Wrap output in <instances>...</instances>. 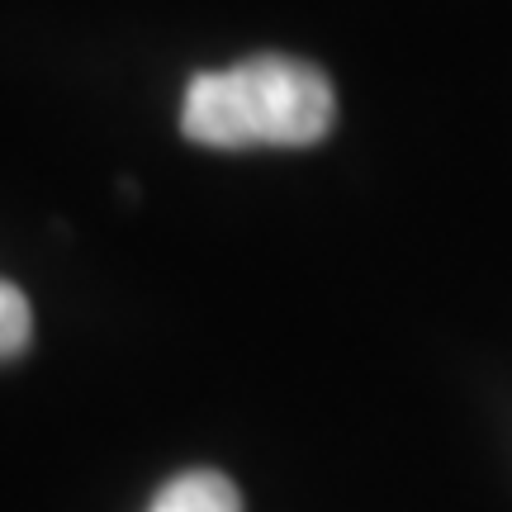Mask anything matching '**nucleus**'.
Instances as JSON below:
<instances>
[{
  "label": "nucleus",
  "mask_w": 512,
  "mask_h": 512,
  "mask_svg": "<svg viewBox=\"0 0 512 512\" xmlns=\"http://www.w3.org/2000/svg\"><path fill=\"white\" fill-rule=\"evenodd\" d=\"M337 124V95L323 67L285 53H256L228 72L185 86L181 133L200 147H313Z\"/></svg>",
  "instance_id": "1"
},
{
  "label": "nucleus",
  "mask_w": 512,
  "mask_h": 512,
  "mask_svg": "<svg viewBox=\"0 0 512 512\" xmlns=\"http://www.w3.org/2000/svg\"><path fill=\"white\" fill-rule=\"evenodd\" d=\"M147 512H242V494L219 470H185V475L166 479Z\"/></svg>",
  "instance_id": "2"
},
{
  "label": "nucleus",
  "mask_w": 512,
  "mask_h": 512,
  "mask_svg": "<svg viewBox=\"0 0 512 512\" xmlns=\"http://www.w3.org/2000/svg\"><path fill=\"white\" fill-rule=\"evenodd\" d=\"M29 337H34V309L19 285L0 280V361H15L29 351Z\"/></svg>",
  "instance_id": "3"
}]
</instances>
